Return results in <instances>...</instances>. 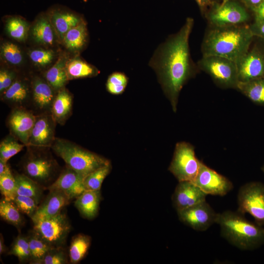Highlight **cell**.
<instances>
[{"label": "cell", "mask_w": 264, "mask_h": 264, "mask_svg": "<svg viewBox=\"0 0 264 264\" xmlns=\"http://www.w3.org/2000/svg\"><path fill=\"white\" fill-rule=\"evenodd\" d=\"M194 22L192 18L187 19L177 33L158 46L149 63L174 112L182 87L194 74L189 47Z\"/></svg>", "instance_id": "1"}, {"label": "cell", "mask_w": 264, "mask_h": 264, "mask_svg": "<svg viewBox=\"0 0 264 264\" xmlns=\"http://www.w3.org/2000/svg\"><path fill=\"white\" fill-rule=\"evenodd\" d=\"M254 37L249 26L214 27L204 38L202 55L220 56L236 63L248 50Z\"/></svg>", "instance_id": "2"}, {"label": "cell", "mask_w": 264, "mask_h": 264, "mask_svg": "<svg viewBox=\"0 0 264 264\" xmlns=\"http://www.w3.org/2000/svg\"><path fill=\"white\" fill-rule=\"evenodd\" d=\"M243 214L227 210L219 213L216 223L221 236L231 244L242 250H252L264 243V228L248 220Z\"/></svg>", "instance_id": "3"}, {"label": "cell", "mask_w": 264, "mask_h": 264, "mask_svg": "<svg viewBox=\"0 0 264 264\" xmlns=\"http://www.w3.org/2000/svg\"><path fill=\"white\" fill-rule=\"evenodd\" d=\"M51 148L66 166L84 178L99 168L110 163L105 157L65 139L56 137Z\"/></svg>", "instance_id": "4"}, {"label": "cell", "mask_w": 264, "mask_h": 264, "mask_svg": "<svg viewBox=\"0 0 264 264\" xmlns=\"http://www.w3.org/2000/svg\"><path fill=\"white\" fill-rule=\"evenodd\" d=\"M198 66L219 87L237 89L239 80L235 62L218 56H203Z\"/></svg>", "instance_id": "5"}, {"label": "cell", "mask_w": 264, "mask_h": 264, "mask_svg": "<svg viewBox=\"0 0 264 264\" xmlns=\"http://www.w3.org/2000/svg\"><path fill=\"white\" fill-rule=\"evenodd\" d=\"M200 162L196 156L194 146L186 142H180L176 145L169 170L178 182L193 181L198 172Z\"/></svg>", "instance_id": "6"}, {"label": "cell", "mask_w": 264, "mask_h": 264, "mask_svg": "<svg viewBox=\"0 0 264 264\" xmlns=\"http://www.w3.org/2000/svg\"><path fill=\"white\" fill-rule=\"evenodd\" d=\"M238 211L250 214L255 222L264 226V184L253 181L244 184L239 190Z\"/></svg>", "instance_id": "7"}, {"label": "cell", "mask_w": 264, "mask_h": 264, "mask_svg": "<svg viewBox=\"0 0 264 264\" xmlns=\"http://www.w3.org/2000/svg\"><path fill=\"white\" fill-rule=\"evenodd\" d=\"M33 223V231L52 247H63L71 230L68 218L62 212Z\"/></svg>", "instance_id": "8"}, {"label": "cell", "mask_w": 264, "mask_h": 264, "mask_svg": "<svg viewBox=\"0 0 264 264\" xmlns=\"http://www.w3.org/2000/svg\"><path fill=\"white\" fill-rule=\"evenodd\" d=\"M27 148L28 151L22 165L24 174L39 183L47 182L56 171V162L43 152L45 149Z\"/></svg>", "instance_id": "9"}, {"label": "cell", "mask_w": 264, "mask_h": 264, "mask_svg": "<svg viewBox=\"0 0 264 264\" xmlns=\"http://www.w3.org/2000/svg\"><path fill=\"white\" fill-rule=\"evenodd\" d=\"M177 212L182 222L198 231H204L216 223L219 214L206 200Z\"/></svg>", "instance_id": "10"}, {"label": "cell", "mask_w": 264, "mask_h": 264, "mask_svg": "<svg viewBox=\"0 0 264 264\" xmlns=\"http://www.w3.org/2000/svg\"><path fill=\"white\" fill-rule=\"evenodd\" d=\"M207 195L224 196L233 188L232 182L209 168L202 161L198 172L192 181Z\"/></svg>", "instance_id": "11"}, {"label": "cell", "mask_w": 264, "mask_h": 264, "mask_svg": "<svg viewBox=\"0 0 264 264\" xmlns=\"http://www.w3.org/2000/svg\"><path fill=\"white\" fill-rule=\"evenodd\" d=\"M245 9L239 3L229 0L213 9L208 15L214 27L241 25L249 19Z\"/></svg>", "instance_id": "12"}, {"label": "cell", "mask_w": 264, "mask_h": 264, "mask_svg": "<svg viewBox=\"0 0 264 264\" xmlns=\"http://www.w3.org/2000/svg\"><path fill=\"white\" fill-rule=\"evenodd\" d=\"M236 64L239 82L264 77V50L250 46Z\"/></svg>", "instance_id": "13"}, {"label": "cell", "mask_w": 264, "mask_h": 264, "mask_svg": "<svg viewBox=\"0 0 264 264\" xmlns=\"http://www.w3.org/2000/svg\"><path fill=\"white\" fill-rule=\"evenodd\" d=\"M56 124L50 112L37 115L27 147L37 149L51 148L56 138Z\"/></svg>", "instance_id": "14"}, {"label": "cell", "mask_w": 264, "mask_h": 264, "mask_svg": "<svg viewBox=\"0 0 264 264\" xmlns=\"http://www.w3.org/2000/svg\"><path fill=\"white\" fill-rule=\"evenodd\" d=\"M37 115L24 107L14 108L8 115L6 124L10 133L26 147L29 142L31 131Z\"/></svg>", "instance_id": "15"}, {"label": "cell", "mask_w": 264, "mask_h": 264, "mask_svg": "<svg viewBox=\"0 0 264 264\" xmlns=\"http://www.w3.org/2000/svg\"><path fill=\"white\" fill-rule=\"evenodd\" d=\"M207 195L192 181H179L172 196L173 205L177 211L206 200Z\"/></svg>", "instance_id": "16"}, {"label": "cell", "mask_w": 264, "mask_h": 264, "mask_svg": "<svg viewBox=\"0 0 264 264\" xmlns=\"http://www.w3.org/2000/svg\"><path fill=\"white\" fill-rule=\"evenodd\" d=\"M84 177L66 166L57 179L48 187V189L58 190L64 193L71 200L76 198L85 190Z\"/></svg>", "instance_id": "17"}, {"label": "cell", "mask_w": 264, "mask_h": 264, "mask_svg": "<svg viewBox=\"0 0 264 264\" xmlns=\"http://www.w3.org/2000/svg\"><path fill=\"white\" fill-rule=\"evenodd\" d=\"M56 91L43 78L35 77L31 83V101L39 114L50 112L52 103L56 96Z\"/></svg>", "instance_id": "18"}, {"label": "cell", "mask_w": 264, "mask_h": 264, "mask_svg": "<svg viewBox=\"0 0 264 264\" xmlns=\"http://www.w3.org/2000/svg\"><path fill=\"white\" fill-rule=\"evenodd\" d=\"M45 199L38 205L31 218L33 222L55 216L62 212L70 199L62 192L56 189L49 190Z\"/></svg>", "instance_id": "19"}, {"label": "cell", "mask_w": 264, "mask_h": 264, "mask_svg": "<svg viewBox=\"0 0 264 264\" xmlns=\"http://www.w3.org/2000/svg\"><path fill=\"white\" fill-rule=\"evenodd\" d=\"M49 17L56 34L62 41L68 30L83 21L76 14L67 9L57 7L50 10Z\"/></svg>", "instance_id": "20"}, {"label": "cell", "mask_w": 264, "mask_h": 264, "mask_svg": "<svg viewBox=\"0 0 264 264\" xmlns=\"http://www.w3.org/2000/svg\"><path fill=\"white\" fill-rule=\"evenodd\" d=\"M73 96L65 88L57 92L50 113L57 124L64 125L72 113Z\"/></svg>", "instance_id": "21"}, {"label": "cell", "mask_w": 264, "mask_h": 264, "mask_svg": "<svg viewBox=\"0 0 264 264\" xmlns=\"http://www.w3.org/2000/svg\"><path fill=\"white\" fill-rule=\"evenodd\" d=\"M3 101L14 108L24 107L31 99V89L26 82L16 79L11 86L1 94Z\"/></svg>", "instance_id": "22"}, {"label": "cell", "mask_w": 264, "mask_h": 264, "mask_svg": "<svg viewBox=\"0 0 264 264\" xmlns=\"http://www.w3.org/2000/svg\"><path fill=\"white\" fill-rule=\"evenodd\" d=\"M100 200V190H86L76 198L74 204L83 217L92 219L98 214Z\"/></svg>", "instance_id": "23"}, {"label": "cell", "mask_w": 264, "mask_h": 264, "mask_svg": "<svg viewBox=\"0 0 264 264\" xmlns=\"http://www.w3.org/2000/svg\"><path fill=\"white\" fill-rule=\"evenodd\" d=\"M55 33L49 18L44 15L37 19L31 30L34 40L45 45H52L54 44Z\"/></svg>", "instance_id": "24"}, {"label": "cell", "mask_w": 264, "mask_h": 264, "mask_svg": "<svg viewBox=\"0 0 264 264\" xmlns=\"http://www.w3.org/2000/svg\"><path fill=\"white\" fill-rule=\"evenodd\" d=\"M67 62L65 56L60 57L45 74V80L56 92L65 88L68 81L66 69Z\"/></svg>", "instance_id": "25"}, {"label": "cell", "mask_w": 264, "mask_h": 264, "mask_svg": "<svg viewBox=\"0 0 264 264\" xmlns=\"http://www.w3.org/2000/svg\"><path fill=\"white\" fill-rule=\"evenodd\" d=\"M14 176L17 195L30 197L39 204L43 193L40 184L24 174H16Z\"/></svg>", "instance_id": "26"}, {"label": "cell", "mask_w": 264, "mask_h": 264, "mask_svg": "<svg viewBox=\"0 0 264 264\" xmlns=\"http://www.w3.org/2000/svg\"><path fill=\"white\" fill-rule=\"evenodd\" d=\"M66 69L68 80L94 77L99 73L94 66L78 58L68 60Z\"/></svg>", "instance_id": "27"}, {"label": "cell", "mask_w": 264, "mask_h": 264, "mask_svg": "<svg viewBox=\"0 0 264 264\" xmlns=\"http://www.w3.org/2000/svg\"><path fill=\"white\" fill-rule=\"evenodd\" d=\"M237 89L253 103L264 105V77L239 82Z\"/></svg>", "instance_id": "28"}, {"label": "cell", "mask_w": 264, "mask_h": 264, "mask_svg": "<svg viewBox=\"0 0 264 264\" xmlns=\"http://www.w3.org/2000/svg\"><path fill=\"white\" fill-rule=\"evenodd\" d=\"M87 39L88 31L86 24L82 21L79 24L67 32L63 41L68 49L77 51L85 46Z\"/></svg>", "instance_id": "29"}, {"label": "cell", "mask_w": 264, "mask_h": 264, "mask_svg": "<svg viewBox=\"0 0 264 264\" xmlns=\"http://www.w3.org/2000/svg\"><path fill=\"white\" fill-rule=\"evenodd\" d=\"M27 236L31 255L30 264H42L44 256L53 247L33 230Z\"/></svg>", "instance_id": "30"}, {"label": "cell", "mask_w": 264, "mask_h": 264, "mask_svg": "<svg viewBox=\"0 0 264 264\" xmlns=\"http://www.w3.org/2000/svg\"><path fill=\"white\" fill-rule=\"evenodd\" d=\"M91 242L89 236L80 234L72 240L69 249V258L71 264L79 263L87 253Z\"/></svg>", "instance_id": "31"}, {"label": "cell", "mask_w": 264, "mask_h": 264, "mask_svg": "<svg viewBox=\"0 0 264 264\" xmlns=\"http://www.w3.org/2000/svg\"><path fill=\"white\" fill-rule=\"evenodd\" d=\"M21 212L12 201L1 199L0 201V216L8 223L20 229L23 223Z\"/></svg>", "instance_id": "32"}, {"label": "cell", "mask_w": 264, "mask_h": 264, "mask_svg": "<svg viewBox=\"0 0 264 264\" xmlns=\"http://www.w3.org/2000/svg\"><path fill=\"white\" fill-rule=\"evenodd\" d=\"M5 27L6 33L12 39L19 42L26 40L29 26L22 18L17 16L9 17L6 20Z\"/></svg>", "instance_id": "33"}, {"label": "cell", "mask_w": 264, "mask_h": 264, "mask_svg": "<svg viewBox=\"0 0 264 264\" xmlns=\"http://www.w3.org/2000/svg\"><path fill=\"white\" fill-rule=\"evenodd\" d=\"M26 146L11 133L5 136L0 143V159L7 162Z\"/></svg>", "instance_id": "34"}, {"label": "cell", "mask_w": 264, "mask_h": 264, "mask_svg": "<svg viewBox=\"0 0 264 264\" xmlns=\"http://www.w3.org/2000/svg\"><path fill=\"white\" fill-rule=\"evenodd\" d=\"M111 169V163L95 170L88 175L84 179L85 190H99L102 183Z\"/></svg>", "instance_id": "35"}, {"label": "cell", "mask_w": 264, "mask_h": 264, "mask_svg": "<svg viewBox=\"0 0 264 264\" xmlns=\"http://www.w3.org/2000/svg\"><path fill=\"white\" fill-rule=\"evenodd\" d=\"M8 254L15 256L21 263L30 262L31 255L27 236L19 234L13 241Z\"/></svg>", "instance_id": "36"}, {"label": "cell", "mask_w": 264, "mask_h": 264, "mask_svg": "<svg viewBox=\"0 0 264 264\" xmlns=\"http://www.w3.org/2000/svg\"><path fill=\"white\" fill-rule=\"evenodd\" d=\"M2 58L9 64L19 66L22 62L23 56L19 47L10 42L3 43L0 47Z\"/></svg>", "instance_id": "37"}, {"label": "cell", "mask_w": 264, "mask_h": 264, "mask_svg": "<svg viewBox=\"0 0 264 264\" xmlns=\"http://www.w3.org/2000/svg\"><path fill=\"white\" fill-rule=\"evenodd\" d=\"M128 78L123 73L115 72L108 77L106 83L108 91L114 95L122 93L128 84Z\"/></svg>", "instance_id": "38"}, {"label": "cell", "mask_w": 264, "mask_h": 264, "mask_svg": "<svg viewBox=\"0 0 264 264\" xmlns=\"http://www.w3.org/2000/svg\"><path fill=\"white\" fill-rule=\"evenodd\" d=\"M0 190L6 200L13 201L16 197V180L11 171L0 175Z\"/></svg>", "instance_id": "39"}, {"label": "cell", "mask_w": 264, "mask_h": 264, "mask_svg": "<svg viewBox=\"0 0 264 264\" xmlns=\"http://www.w3.org/2000/svg\"><path fill=\"white\" fill-rule=\"evenodd\" d=\"M29 57L35 65L40 67H45L52 63L55 54L51 50L36 49L29 52Z\"/></svg>", "instance_id": "40"}, {"label": "cell", "mask_w": 264, "mask_h": 264, "mask_svg": "<svg viewBox=\"0 0 264 264\" xmlns=\"http://www.w3.org/2000/svg\"><path fill=\"white\" fill-rule=\"evenodd\" d=\"M12 201L22 213L31 219L35 214L39 205L33 198L24 196L17 195Z\"/></svg>", "instance_id": "41"}, {"label": "cell", "mask_w": 264, "mask_h": 264, "mask_svg": "<svg viewBox=\"0 0 264 264\" xmlns=\"http://www.w3.org/2000/svg\"><path fill=\"white\" fill-rule=\"evenodd\" d=\"M68 256L63 247H53L45 254L42 264H66Z\"/></svg>", "instance_id": "42"}, {"label": "cell", "mask_w": 264, "mask_h": 264, "mask_svg": "<svg viewBox=\"0 0 264 264\" xmlns=\"http://www.w3.org/2000/svg\"><path fill=\"white\" fill-rule=\"evenodd\" d=\"M16 76L14 72L6 69L0 71V92L3 93L15 81Z\"/></svg>", "instance_id": "43"}, {"label": "cell", "mask_w": 264, "mask_h": 264, "mask_svg": "<svg viewBox=\"0 0 264 264\" xmlns=\"http://www.w3.org/2000/svg\"><path fill=\"white\" fill-rule=\"evenodd\" d=\"M249 26L254 36L259 37L264 40V21L254 22Z\"/></svg>", "instance_id": "44"}, {"label": "cell", "mask_w": 264, "mask_h": 264, "mask_svg": "<svg viewBox=\"0 0 264 264\" xmlns=\"http://www.w3.org/2000/svg\"><path fill=\"white\" fill-rule=\"evenodd\" d=\"M256 22L264 21V1L253 10Z\"/></svg>", "instance_id": "45"}, {"label": "cell", "mask_w": 264, "mask_h": 264, "mask_svg": "<svg viewBox=\"0 0 264 264\" xmlns=\"http://www.w3.org/2000/svg\"><path fill=\"white\" fill-rule=\"evenodd\" d=\"M244 4L252 11L260 5L264 0H242Z\"/></svg>", "instance_id": "46"}, {"label": "cell", "mask_w": 264, "mask_h": 264, "mask_svg": "<svg viewBox=\"0 0 264 264\" xmlns=\"http://www.w3.org/2000/svg\"><path fill=\"white\" fill-rule=\"evenodd\" d=\"M11 169L7 162L0 159V175L11 172Z\"/></svg>", "instance_id": "47"}, {"label": "cell", "mask_w": 264, "mask_h": 264, "mask_svg": "<svg viewBox=\"0 0 264 264\" xmlns=\"http://www.w3.org/2000/svg\"><path fill=\"white\" fill-rule=\"evenodd\" d=\"M6 247L4 243V240L2 235L0 234V255H1L6 251Z\"/></svg>", "instance_id": "48"}, {"label": "cell", "mask_w": 264, "mask_h": 264, "mask_svg": "<svg viewBox=\"0 0 264 264\" xmlns=\"http://www.w3.org/2000/svg\"><path fill=\"white\" fill-rule=\"evenodd\" d=\"M213 0H196L201 7H204L210 4Z\"/></svg>", "instance_id": "49"}, {"label": "cell", "mask_w": 264, "mask_h": 264, "mask_svg": "<svg viewBox=\"0 0 264 264\" xmlns=\"http://www.w3.org/2000/svg\"><path fill=\"white\" fill-rule=\"evenodd\" d=\"M228 0H223L221 4L224 3L225 2H226V1Z\"/></svg>", "instance_id": "50"}, {"label": "cell", "mask_w": 264, "mask_h": 264, "mask_svg": "<svg viewBox=\"0 0 264 264\" xmlns=\"http://www.w3.org/2000/svg\"><path fill=\"white\" fill-rule=\"evenodd\" d=\"M262 171H263V172L264 173V166L262 167Z\"/></svg>", "instance_id": "51"}, {"label": "cell", "mask_w": 264, "mask_h": 264, "mask_svg": "<svg viewBox=\"0 0 264 264\" xmlns=\"http://www.w3.org/2000/svg\"><path fill=\"white\" fill-rule=\"evenodd\" d=\"M84 1L86 2L88 0H83Z\"/></svg>", "instance_id": "52"}]
</instances>
